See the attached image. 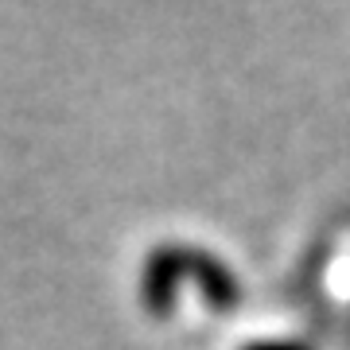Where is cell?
I'll return each mask as SVG.
<instances>
[{
    "instance_id": "obj_1",
    "label": "cell",
    "mask_w": 350,
    "mask_h": 350,
    "mask_svg": "<svg viewBox=\"0 0 350 350\" xmlns=\"http://www.w3.org/2000/svg\"><path fill=\"white\" fill-rule=\"evenodd\" d=\"M187 280V245L163 241L144 257L140 269V304L152 319H172L179 304V288Z\"/></svg>"
},
{
    "instance_id": "obj_3",
    "label": "cell",
    "mask_w": 350,
    "mask_h": 350,
    "mask_svg": "<svg viewBox=\"0 0 350 350\" xmlns=\"http://www.w3.org/2000/svg\"><path fill=\"white\" fill-rule=\"evenodd\" d=\"M241 350H312V347L300 342V338H253Z\"/></svg>"
},
{
    "instance_id": "obj_2",
    "label": "cell",
    "mask_w": 350,
    "mask_h": 350,
    "mask_svg": "<svg viewBox=\"0 0 350 350\" xmlns=\"http://www.w3.org/2000/svg\"><path fill=\"white\" fill-rule=\"evenodd\" d=\"M187 280L199 288L202 304L218 315H230L241 304V284L234 269L202 245H187Z\"/></svg>"
}]
</instances>
